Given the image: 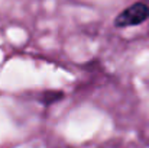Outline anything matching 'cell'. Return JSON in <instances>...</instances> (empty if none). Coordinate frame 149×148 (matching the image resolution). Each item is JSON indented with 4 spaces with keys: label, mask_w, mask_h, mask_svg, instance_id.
<instances>
[{
    "label": "cell",
    "mask_w": 149,
    "mask_h": 148,
    "mask_svg": "<svg viewBox=\"0 0 149 148\" xmlns=\"http://www.w3.org/2000/svg\"><path fill=\"white\" fill-rule=\"evenodd\" d=\"M149 16V7L145 3H135L129 6L126 10H123L116 18V26H133L139 25L143 20H146Z\"/></svg>",
    "instance_id": "6da1fadb"
}]
</instances>
